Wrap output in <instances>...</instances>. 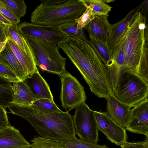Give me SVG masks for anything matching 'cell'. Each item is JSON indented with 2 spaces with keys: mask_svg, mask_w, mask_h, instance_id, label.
<instances>
[{
  "mask_svg": "<svg viewBox=\"0 0 148 148\" xmlns=\"http://www.w3.org/2000/svg\"><path fill=\"white\" fill-rule=\"evenodd\" d=\"M30 106L36 110L45 114L61 112L54 101L47 99L35 100Z\"/></svg>",
  "mask_w": 148,
  "mask_h": 148,
  "instance_id": "23",
  "label": "cell"
},
{
  "mask_svg": "<svg viewBox=\"0 0 148 148\" xmlns=\"http://www.w3.org/2000/svg\"><path fill=\"white\" fill-rule=\"evenodd\" d=\"M10 125L6 111L4 107L0 106V130Z\"/></svg>",
  "mask_w": 148,
  "mask_h": 148,
  "instance_id": "37",
  "label": "cell"
},
{
  "mask_svg": "<svg viewBox=\"0 0 148 148\" xmlns=\"http://www.w3.org/2000/svg\"><path fill=\"white\" fill-rule=\"evenodd\" d=\"M10 47L21 64L26 78L30 77L37 69L33 57L24 52L10 37H7Z\"/></svg>",
  "mask_w": 148,
  "mask_h": 148,
  "instance_id": "17",
  "label": "cell"
},
{
  "mask_svg": "<svg viewBox=\"0 0 148 148\" xmlns=\"http://www.w3.org/2000/svg\"><path fill=\"white\" fill-rule=\"evenodd\" d=\"M108 15H98L83 28L89 36L107 42L111 25L108 20Z\"/></svg>",
  "mask_w": 148,
  "mask_h": 148,
  "instance_id": "16",
  "label": "cell"
},
{
  "mask_svg": "<svg viewBox=\"0 0 148 148\" xmlns=\"http://www.w3.org/2000/svg\"><path fill=\"white\" fill-rule=\"evenodd\" d=\"M17 25L13 24L7 25L6 29L7 37H10L26 54L34 57L29 45L25 38L18 31Z\"/></svg>",
  "mask_w": 148,
  "mask_h": 148,
  "instance_id": "21",
  "label": "cell"
},
{
  "mask_svg": "<svg viewBox=\"0 0 148 148\" xmlns=\"http://www.w3.org/2000/svg\"><path fill=\"white\" fill-rule=\"evenodd\" d=\"M7 25L3 23L0 25V52L2 51L8 41L6 34Z\"/></svg>",
  "mask_w": 148,
  "mask_h": 148,
  "instance_id": "36",
  "label": "cell"
},
{
  "mask_svg": "<svg viewBox=\"0 0 148 148\" xmlns=\"http://www.w3.org/2000/svg\"><path fill=\"white\" fill-rule=\"evenodd\" d=\"M8 107L10 112L27 120L41 137L59 142L77 138L73 118L67 111L45 114L30 106L11 103Z\"/></svg>",
  "mask_w": 148,
  "mask_h": 148,
  "instance_id": "2",
  "label": "cell"
},
{
  "mask_svg": "<svg viewBox=\"0 0 148 148\" xmlns=\"http://www.w3.org/2000/svg\"><path fill=\"white\" fill-rule=\"evenodd\" d=\"M79 70L91 92L107 99L114 95L106 66L86 37L68 36L56 43Z\"/></svg>",
  "mask_w": 148,
  "mask_h": 148,
  "instance_id": "1",
  "label": "cell"
},
{
  "mask_svg": "<svg viewBox=\"0 0 148 148\" xmlns=\"http://www.w3.org/2000/svg\"><path fill=\"white\" fill-rule=\"evenodd\" d=\"M2 23L1 22H0V25L1 24V23Z\"/></svg>",
  "mask_w": 148,
  "mask_h": 148,
  "instance_id": "40",
  "label": "cell"
},
{
  "mask_svg": "<svg viewBox=\"0 0 148 148\" xmlns=\"http://www.w3.org/2000/svg\"><path fill=\"white\" fill-rule=\"evenodd\" d=\"M23 82L29 88L36 100L47 99L53 101L49 87L40 74L38 68L30 77L26 78Z\"/></svg>",
  "mask_w": 148,
  "mask_h": 148,
  "instance_id": "15",
  "label": "cell"
},
{
  "mask_svg": "<svg viewBox=\"0 0 148 148\" xmlns=\"http://www.w3.org/2000/svg\"><path fill=\"white\" fill-rule=\"evenodd\" d=\"M86 8L91 9L97 16L108 15L112 7L101 0H80Z\"/></svg>",
  "mask_w": 148,
  "mask_h": 148,
  "instance_id": "25",
  "label": "cell"
},
{
  "mask_svg": "<svg viewBox=\"0 0 148 148\" xmlns=\"http://www.w3.org/2000/svg\"><path fill=\"white\" fill-rule=\"evenodd\" d=\"M148 43L146 42L143 53L136 73L147 83L148 82Z\"/></svg>",
  "mask_w": 148,
  "mask_h": 148,
  "instance_id": "30",
  "label": "cell"
},
{
  "mask_svg": "<svg viewBox=\"0 0 148 148\" xmlns=\"http://www.w3.org/2000/svg\"><path fill=\"white\" fill-rule=\"evenodd\" d=\"M131 132L148 137V99L147 98L131 110L129 122L125 128Z\"/></svg>",
  "mask_w": 148,
  "mask_h": 148,
  "instance_id": "11",
  "label": "cell"
},
{
  "mask_svg": "<svg viewBox=\"0 0 148 148\" xmlns=\"http://www.w3.org/2000/svg\"><path fill=\"white\" fill-rule=\"evenodd\" d=\"M143 6L142 3L130 11L122 19L111 25L107 42L111 51L121 42L134 18Z\"/></svg>",
  "mask_w": 148,
  "mask_h": 148,
  "instance_id": "12",
  "label": "cell"
},
{
  "mask_svg": "<svg viewBox=\"0 0 148 148\" xmlns=\"http://www.w3.org/2000/svg\"><path fill=\"white\" fill-rule=\"evenodd\" d=\"M61 142L68 148H109L106 145H99L97 143L77 138L73 140Z\"/></svg>",
  "mask_w": 148,
  "mask_h": 148,
  "instance_id": "29",
  "label": "cell"
},
{
  "mask_svg": "<svg viewBox=\"0 0 148 148\" xmlns=\"http://www.w3.org/2000/svg\"><path fill=\"white\" fill-rule=\"evenodd\" d=\"M146 18L141 11L135 17L121 43L126 69L136 73L143 55L146 41Z\"/></svg>",
  "mask_w": 148,
  "mask_h": 148,
  "instance_id": "4",
  "label": "cell"
},
{
  "mask_svg": "<svg viewBox=\"0 0 148 148\" xmlns=\"http://www.w3.org/2000/svg\"><path fill=\"white\" fill-rule=\"evenodd\" d=\"M121 148H148V137H146L145 140L137 142H126L121 146Z\"/></svg>",
  "mask_w": 148,
  "mask_h": 148,
  "instance_id": "35",
  "label": "cell"
},
{
  "mask_svg": "<svg viewBox=\"0 0 148 148\" xmlns=\"http://www.w3.org/2000/svg\"><path fill=\"white\" fill-rule=\"evenodd\" d=\"M19 131L10 125L0 130V148H31Z\"/></svg>",
  "mask_w": 148,
  "mask_h": 148,
  "instance_id": "14",
  "label": "cell"
},
{
  "mask_svg": "<svg viewBox=\"0 0 148 148\" xmlns=\"http://www.w3.org/2000/svg\"><path fill=\"white\" fill-rule=\"evenodd\" d=\"M75 21L64 23L56 27L58 29L67 36L86 37L83 28L78 29Z\"/></svg>",
  "mask_w": 148,
  "mask_h": 148,
  "instance_id": "28",
  "label": "cell"
},
{
  "mask_svg": "<svg viewBox=\"0 0 148 148\" xmlns=\"http://www.w3.org/2000/svg\"><path fill=\"white\" fill-rule=\"evenodd\" d=\"M0 76L12 83L21 81L15 73L0 62Z\"/></svg>",
  "mask_w": 148,
  "mask_h": 148,
  "instance_id": "33",
  "label": "cell"
},
{
  "mask_svg": "<svg viewBox=\"0 0 148 148\" xmlns=\"http://www.w3.org/2000/svg\"><path fill=\"white\" fill-rule=\"evenodd\" d=\"M60 76V99L62 107L69 111L85 102L86 97L84 87L75 77L66 71Z\"/></svg>",
  "mask_w": 148,
  "mask_h": 148,
  "instance_id": "8",
  "label": "cell"
},
{
  "mask_svg": "<svg viewBox=\"0 0 148 148\" xmlns=\"http://www.w3.org/2000/svg\"><path fill=\"white\" fill-rule=\"evenodd\" d=\"M17 27L24 38H38L57 43L68 37L59 31L56 27L39 25L25 21L19 23Z\"/></svg>",
  "mask_w": 148,
  "mask_h": 148,
  "instance_id": "9",
  "label": "cell"
},
{
  "mask_svg": "<svg viewBox=\"0 0 148 148\" xmlns=\"http://www.w3.org/2000/svg\"><path fill=\"white\" fill-rule=\"evenodd\" d=\"M104 2H105L106 3H110V2H114V0H103Z\"/></svg>",
  "mask_w": 148,
  "mask_h": 148,
  "instance_id": "39",
  "label": "cell"
},
{
  "mask_svg": "<svg viewBox=\"0 0 148 148\" xmlns=\"http://www.w3.org/2000/svg\"><path fill=\"white\" fill-rule=\"evenodd\" d=\"M31 13V23L57 27L75 21L86 9L80 0H42Z\"/></svg>",
  "mask_w": 148,
  "mask_h": 148,
  "instance_id": "3",
  "label": "cell"
},
{
  "mask_svg": "<svg viewBox=\"0 0 148 148\" xmlns=\"http://www.w3.org/2000/svg\"><path fill=\"white\" fill-rule=\"evenodd\" d=\"M75 108L73 121L75 130L80 139L97 143L99 141L98 129L94 114L85 103L80 104Z\"/></svg>",
  "mask_w": 148,
  "mask_h": 148,
  "instance_id": "7",
  "label": "cell"
},
{
  "mask_svg": "<svg viewBox=\"0 0 148 148\" xmlns=\"http://www.w3.org/2000/svg\"><path fill=\"white\" fill-rule=\"evenodd\" d=\"M0 1L20 20L26 13L27 7L23 0H0Z\"/></svg>",
  "mask_w": 148,
  "mask_h": 148,
  "instance_id": "24",
  "label": "cell"
},
{
  "mask_svg": "<svg viewBox=\"0 0 148 148\" xmlns=\"http://www.w3.org/2000/svg\"><path fill=\"white\" fill-rule=\"evenodd\" d=\"M90 45L102 62L107 67L113 62L112 51L107 42L89 36Z\"/></svg>",
  "mask_w": 148,
  "mask_h": 148,
  "instance_id": "20",
  "label": "cell"
},
{
  "mask_svg": "<svg viewBox=\"0 0 148 148\" xmlns=\"http://www.w3.org/2000/svg\"><path fill=\"white\" fill-rule=\"evenodd\" d=\"M112 56L114 62L120 66L126 68L123 45L121 43L112 50Z\"/></svg>",
  "mask_w": 148,
  "mask_h": 148,
  "instance_id": "32",
  "label": "cell"
},
{
  "mask_svg": "<svg viewBox=\"0 0 148 148\" xmlns=\"http://www.w3.org/2000/svg\"><path fill=\"white\" fill-rule=\"evenodd\" d=\"M113 92L118 100L133 108L147 98L148 83L134 71L125 69Z\"/></svg>",
  "mask_w": 148,
  "mask_h": 148,
  "instance_id": "6",
  "label": "cell"
},
{
  "mask_svg": "<svg viewBox=\"0 0 148 148\" xmlns=\"http://www.w3.org/2000/svg\"><path fill=\"white\" fill-rule=\"evenodd\" d=\"M97 16L90 8H87L82 14L75 21L78 29L83 28Z\"/></svg>",
  "mask_w": 148,
  "mask_h": 148,
  "instance_id": "31",
  "label": "cell"
},
{
  "mask_svg": "<svg viewBox=\"0 0 148 148\" xmlns=\"http://www.w3.org/2000/svg\"><path fill=\"white\" fill-rule=\"evenodd\" d=\"M94 114L99 131L107 138L117 146H121L128 138L125 129L118 124L107 112L94 111Z\"/></svg>",
  "mask_w": 148,
  "mask_h": 148,
  "instance_id": "10",
  "label": "cell"
},
{
  "mask_svg": "<svg viewBox=\"0 0 148 148\" xmlns=\"http://www.w3.org/2000/svg\"><path fill=\"white\" fill-rule=\"evenodd\" d=\"M12 83L0 76V106L8 107L13 101Z\"/></svg>",
  "mask_w": 148,
  "mask_h": 148,
  "instance_id": "22",
  "label": "cell"
},
{
  "mask_svg": "<svg viewBox=\"0 0 148 148\" xmlns=\"http://www.w3.org/2000/svg\"><path fill=\"white\" fill-rule=\"evenodd\" d=\"M0 62L12 70L21 81L26 77L21 64L7 42L0 52Z\"/></svg>",
  "mask_w": 148,
  "mask_h": 148,
  "instance_id": "18",
  "label": "cell"
},
{
  "mask_svg": "<svg viewBox=\"0 0 148 148\" xmlns=\"http://www.w3.org/2000/svg\"><path fill=\"white\" fill-rule=\"evenodd\" d=\"M107 100V113L123 128L125 129L130 120L131 107L118 100L114 95L109 97Z\"/></svg>",
  "mask_w": 148,
  "mask_h": 148,
  "instance_id": "13",
  "label": "cell"
},
{
  "mask_svg": "<svg viewBox=\"0 0 148 148\" xmlns=\"http://www.w3.org/2000/svg\"><path fill=\"white\" fill-rule=\"evenodd\" d=\"M0 22L7 25L12 24V23L10 21L7 19L0 14Z\"/></svg>",
  "mask_w": 148,
  "mask_h": 148,
  "instance_id": "38",
  "label": "cell"
},
{
  "mask_svg": "<svg viewBox=\"0 0 148 148\" xmlns=\"http://www.w3.org/2000/svg\"><path fill=\"white\" fill-rule=\"evenodd\" d=\"M13 84V101L12 103L23 106L31 105L36 99L27 85L21 81Z\"/></svg>",
  "mask_w": 148,
  "mask_h": 148,
  "instance_id": "19",
  "label": "cell"
},
{
  "mask_svg": "<svg viewBox=\"0 0 148 148\" xmlns=\"http://www.w3.org/2000/svg\"><path fill=\"white\" fill-rule=\"evenodd\" d=\"M31 148H68L61 142L54 141L36 136L31 140Z\"/></svg>",
  "mask_w": 148,
  "mask_h": 148,
  "instance_id": "26",
  "label": "cell"
},
{
  "mask_svg": "<svg viewBox=\"0 0 148 148\" xmlns=\"http://www.w3.org/2000/svg\"><path fill=\"white\" fill-rule=\"evenodd\" d=\"M106 68L109 81L113 92L117 86L121 73L126 68L118 65L114 61L112 64L106 67Z\"/></svg>",
  "mask_w": 148,
  "mask_h": 148,
  "instance_id": "27",
  "label": "cell"
},
{
  "mask_svg": "<svg viewBox=\"0 0 148 148\" xmlns=\"http://www.w3.org/2000/svg\"><path fill=\"white\" fill-rule=\"evenodd\" d=\"M0 14L12 24L18 25L20 20L10 11L0 1Z\"/></svg>",
  "mask_w": 148,
  "mask_h": 148,
  "instance_id": "34",
  "label": "cell"
},
{
  "mask_svg": "<svg viewBox=\"0 0 148 148\" xmlns=\"http://www.w3.org/2000/svg\"><path fill=\"white\" fill-rule=\"evenodd\" d=\"M37 66L41 71L61 75L66 71V59L59 52L56 43L38 38H25Z\"/></svg>",
  "mask_w": 148,
  "mask_h": 148,
  "instance_id": "5",
  "label": "cell"
}]
</instances>
